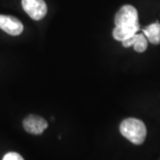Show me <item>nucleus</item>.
Wrapping results in <instances>:
<instances>
[{"mask_svg":"<svg viewBox=\"0 0 160 160\" xmlns=\"http://www.w3.org/2000/svg\"><path fill=\"white\" fill-rule=\"evenodd\" d=\"M24 11L31 19L39 21L47 13V6L44 0H22Z\"/></svg>","mask_w":160,"mask_h":160,"instance_id":"nucleus-3","label":"nucleus"},{"mask_svg":"<svg viewBox=\"0 0 160 160\" xmlns=\"http://www.w3.org/2000/svg\"><path fill=\"white\" fill-rule=\"evenodd\" d=\"M2 160H24L23 158L16 152H8L6 153Z\"/></svg>","mask_w":160,"mask_h":160,"instance_id":"nucleus-8","label":"nucleus"},{"mask_svg":"<svg viewBox=\"0 0 160 160\" xmlns=\"http://www.w3.org/2000/svg\"><path fill=\"white\" fill-rule=\"evenodd\" d=\"M143 34L151 44H160V23L155 22L149 25L143 29Z\"/></svg>","mask_w":160,"mask_h":160,"instance_id":"nucleus-7","label":"nucleus"},{"mask_svg":"<svg viewBox=\"0 0 160 160\" xmlns=\"http://www.w3.org/2000/svg\"><path fill=\"white\" fill-rule=\"evenodd\" d=\"M120 132L128 141L135 145H141L146 139L147 129L142 120L126 118L120 125Z\"/></svg>","mask_w":160,"mask_h":160,"instance_id":"nucleus-2","label":"nucleus"},{"mask_svg":"<svg viewBox=\"0 0 160 160\" xmlns=\"http://www.w3.org/2000/svg\"><path fill=\"white\" fill-rule=\"evenodd\" d=\"M0 29L11 36H19L23 31V24L12 15L0 14Z\"/></svg>","mask_w":160,"mask_h":160,"instance_id":"nucleus-4","label":"nucleus"},{"mask_svg":"<svg viewBox=\"0 0 160 160\" xmlns=\"http://www.w3.org/2000/svg\"><path fill=\"white\" fill-rule=\"evenodd\" d=\"M115 29L113 38L118 41H124L134 34L140 29L138 12L134 6L130 5L123 6L115 16Z\"/></svg>","mask_w":160,"mask_h":160,"instance_id":"nucleus-1","label":"nucleus"},{"mask_svg":"<svg viewBox=\"0 0 160 160\" xmlns=\"http://www.w3.org/2000/svg\"><path fill=\"white\" fill-rule=\"evenodd\" d=\"M124 47L133 46V49L138 52H143L148 48V39L144 34H134L127 39L122 41Z\"/></svg>","mask_w":160,"mask_h":160,"instance_id":"nucleus-6","label":"nucleus"},{"mask_svg":"<svg viewBox=\"0 0 160 160\" xmlns=\"http://www.w3.org/2000/svg\"><path fill=\"white\" fill-rule=\"evenodd\" d=\"M23 127L25 131L31 134L38 135L43 133V132L48 127V124L46 120L39 116L29 115L23 120Z\"/></svg>","mask_w":160,"mask_h":160,"instance_id":"nucleus-5","label":"nucleus"}]
</instances>
